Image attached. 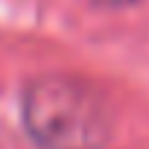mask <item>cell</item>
<instances>
[{
	"label": "cell",
	"mask_w": 149,
	"mask_h": 149,
	"mask_svg": "<svg viewBox=\"0 0 149 149\" xmlns=\"http://www.w3.org/2000/svg\"><path fill=\"white\" fill-rule=\"evenodd\" d=\"M24 126L41 149H102L111 137V111L91 85L44 76L24 94Z\"/></svg>",
	"instance_id": "1"
}]
</instances>
